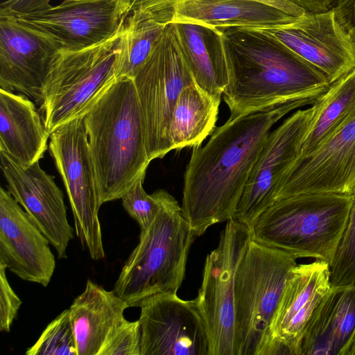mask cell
I'll use <instances>...</instances> for the list:
<instances>
[{"label":"cell","mask_w":355,"mask_h":355,"mask_svg":"<svg viewBox=\"0 0 355 355\" xmlns=\"http://www.w3.org/2000/svg\"><path fill=\"white\" fill-rule=\"evenodd\" d=\"M123 28V25L112 37L93 46L59 51L55 55L40 103V112L49 135L62 124L84 116L116 80Z\"/></svg>","instance_id":"obj_6"},{"label":"cell","mask_w":355,"mask_h":355,"mask_svg":"<svg viewBox=\"0 0 355 355\" xmlns=\"http://www.w3.org/2000/svg\"><path fill=\"white\" fill-rule=\"evenodd\" d=\"M84 121L101 203L121 199L138 179L146 176L151 162L133 80L116 78L84 115Z\"/></svg>","instance_id":"obj_3"},{"label":"cell","mask_w":355,"mask_h":355,"mask_svg":"<svg viewBox=\"0 0 355 355\" xmlns=\"http://www.w3.org/2000/svg\"><path fill=\"white\" fill-rule=\"evenodd\" d=\"M144 179L145 176L138 179L121 198L123 207L138 223L140 232L148 230L161 205L158 190L150 195L144 190Z\"/></svg>","instance_id":"obj_29"},{"label":"cell","mask_w":355,"mask_h":355,"mask_svg":"<svg viewBox=\"0 0 355 355\" xmlns=\"http://www.w3.org/2000/svg\"><path fill=\"white\" fill-rule=\"evenodd\" d=\"M27 355H78L69 309H65L42 331Z\"/></svg>","instance_id":"obj_27"},{"label":"cell","mask_w":355,"mask_h":355,"mask_svg":"<svg viewBox=\"0 0 355 355\" xmlns=\"http://www.w3.org/2000/svg\"><path fill=\"white\" fill-rule=\"evenodd\" d=\"M50 39L12 16H0V89L40 104L44 81L57 53Z\"/></svg>","instance_id":"obj_18"},{"label":"cell","mask_w":355,"mask_h":355,"mask_svg":"<svg viewBox=\"0 0 355 355\" xmlns=\"http://www.w3.org/2000/svg\"><path fill=\"white\" fill-rule=\"evenodd\" d=\"M65 1H82V0H65Z\"/></svg>","instance_id":"obj_37"},{"label":"cell","mask_w":355,"mask_h":355,"mask_svg":"<svg viewBox=\"0 0 355 355\" xmlns=\"http://www.w3.org/2000/svg\"><path fill=\"white\" fill-rule=\"evenodd\" d=\"M6 268L0 263V331L9 332L22 303L7 279Z\"/></svg>","instance_id":"obj_31"},{"label":"cell","mask_w":355,"mask_h":355,"mask_svg":"<svg viewBox=\"0 0 355 355\" xmlns=\"http://www.w3.org/2000/svg\"><path fill=\"white\" fill-rule=\"evenodd\" d=\"M132 1L64 0L44 11L15 17L50 39L60 51H75L112 37L123 25Z\"/></svg>","instance_id":"obj_12"},{"label":"cell","mask_w":355,"mask_h":355,"mask_svg":"<svg viewBox=\"0 0 355 355\" xmlns=\"http://www.w3.org/2000/svg\"><path fill=\"white\" fill-rule=\"evenodd\" d=\"M355 331V284L331 286L311 317L301 355H343Z\"/></svg>","instance_id":"obj_21"},{"label":"cell","mask_w":355,"mask_h":355,"mask_svg":"<svg viewBox=\"0 0 355 355\" xmlns=\"http://www.w3.org/2000/svg\"><path fill=\"white\" fill-rule=\"evenodd\" d=\"M50 135L34 103L21 94L0 89V151L20 164L40 162Z\"/></svg>","instance_id":"obj_23"},{"label":"cell","mask_w":355,"mask_h":355,"mask_svg":"<svg viewBox=\"0 0 355 355\" xmlns=\"http://www.w3.org/2000/svg\"><path fill=\"white\" fill-rule=\"evenodd\" d=\"M229 83L223 96L230 119L304 96H320L330 83L318 69L268 31L220 29Z\"/></svg>","instance_id":"obj_2"},{"label":"cell","mask_w":355,"mask_h":355,"mask_svg":"<svg viewBox=\"0 0 355 355\" xmlns=\"http://www.w3.org/2000/svg\"><path fill=\"white\" fill-rule=\"evenodd\" d=\"M330 265L317 260L291 270L274 313L265 355H301L309 321L330 289Z\"/></svg>","instance_id":"obj_15"},{"label":"cell","mask_w":355,"mask_h":355,"mask_svg":"<svg viewBox=\"0 0 355 355\" xmlns=\"http://www.w3.org/2000/svg\"><path fill=\"white\" fill-rule=\"evenodd\" d=\"M315 104L316 110L297 159L313 153L355 117V67L331 83Z\"/></svg>","instance_id":"obj_26"},{"label":"cell","mask_w":355,"mask_h":355,"mask_svg":"<svg viewBox=\"0 0 355 355\" xmlns=\"http://www.w3.org/2000/svg\"><path fill=\"white\" fill-rule=\"evenodd\" d=\"M304 96L229 119L193 148L184 175L182 212L197 236L234 215L272 126L291 111L313 105Z\"/></svg>","instance_id":"obj_1"},{"label":"cell","mask_w":355,"mask_h":355,"mask_svg":"<svg viewBox=\"0 0 355 355\" xmlns=\"http://www.w3.org/2000/svg\"><path fill=\"white\" fill-rule=\"evenodd\" d=\"M315 110V103L308 108L297 110L270 131L232 219L251 230L259 216L275 202L279 185L300 155Z\"/></svg>","instance_id":"obj_11"},{"label":"cell","mask_w":355,"mask_h":355,"mask_svg":"<svg viewBox=\"0 0 355 355\" xmlns=\"http://www.w3.org/2000/svg\"><path fill=\"white\" fill-rule=\"evenodd\" d=\"M180 48L196 84L214 96H222L229 76L222 31L191 21L173 22Z\"/></svg>","instance_id":"obj_24"},{"label":"cell","mask_w":355,"mask_h":355,"mask_svg":"<svg viewBox=\"0 0 355 355\" xmlns=\"http://www.w3.org/2000/svg\"><path fill=\"white\" fill-rule=\"evenodd\" d=\"M100 355H141L139 320L124 319L110 334Z\"/></svg>","instance_id":"obj_30"},{"label":"cell","mask_w":355,"mask_h":355,"mask_svg":"<svg viewBox=\"0 0 355 355\" xmlns=\"http://www.w3.org/2000/svg\"><path fill=\"white\" fill-rule=\"evenodd\" d=\"M343 355H355V331Z\"/></svg>","instance_id":"obj_35"},{"label":"cell","mask_w":355,"mask_h":355,"mask_svg":"<svg viewBox=\"0 0 355 355\" xmlns=\"http://www.w3.org/2000/svg\"><path fill=\"white\" fill-rule=\"evenodd\" d=\"M130 307L114 290L107 291L90 279L69 307L78 355H100Z\"/></svg>","instance_id":"obj_22"},{"label":"cell","mask_w":355,"mask_h":355,"mask_svg":"<svg viewBox=\"0 0 355 355\" xmlns=\"http://www.w3.org/2000/svg\"><path fill=\"white\" fill-rule=\"evenodd\" d=\"M278 41L320 70L330 84L355 67V50L332 9L306 12L296 21L268 29Z\"/></svg>","instance_id":"obj_17"},{"label":"cell","mask_w":355,"mask_h":355,"mask_svg":"<svg viewBox=\"0 0 355 355\" xmlns=\"http://www.w3.org/2000/svg\"><path fill=\"white\" fill-rule=\"evenodd\" d=\"M51 0H7L0 5V16H19L50 8Z\"/></svg>","instance_id":"obj_32"},{"label":"cell","mask_w":355,"mask_h":355,"mask_svg":"<svg viewBox=\"0 0 355 355\" xmlns=\"http://www.w3.org/2000/svg\"><path fill=\"white\" fill-rule=\"evenodd\" d=\"M354 187L355 117L313 153L295 160L279 185L275 201L303 193L352 195Z\"/></svg>","instance_id":"obj_16"},{"label":"cell","mask_w":355,"mask_h":355,"mask_svg":"<svg viewBox=\"0 0 355 355\" xmlns=\"http://www.w3.org/2000/svg\"><path fill=\"white\" fill-rule=\"evenodd\" d=\"M50 242L8 190L0 189V263L46 287L55 269Z\"/></svg>","instance_id":"obj_19"},{"label":"cell","mask_w":355,"mask_h":355,"mask_svg":"<svg viewBox=\"0 0 355 355\" xmlns=\"http://www.w3.org/2000/svg\"><path fill=\"white\" fill-rule=\"evenodd\" d=\"M296 259L288 252L250 240L234 282L238 355H265L270 326Z\"/></svg>","instance_id":"obj_7"},{"label":"cell","mask_w":355,"mask_h":355,"mask_svg":"<svg viewBox=\"0 0 355 355\" xmlns=\"http://www.w3.org/2000/svg\"><path fill=\"white\" fill-rule=\"evenodd\" d=\"M307 12H324L332 8L335 0H289Z\"/></svg>","instance_id":"obj_34"},{"label":"cell","mask_w":355,"mask_h":355,"mask_svg":"<svg viewBox=\"0 0 355 355\" xmlns=\"http://www.w3.org/2000/svg\"><path fill=\"white\" fill-rule=\"evenodd\" d=\"M352 41V43H353V45H354V50H355V38L351 40Z\"/></svg>","instance_id":"obj_36"},{"label":"cell","mask_w":355,"mask_h":355,"mask_svg":"<svg viewBox=\"0 0 355 355\" xmlns=\"http://www.w3.org/2000/svg\"><path fill=\"white\" fill-rule=\"evenodd\" d=\"M160 209L122 266L114 292L139 306L150 296L177 293L186 272L189 252L198 237L175 198L159 189Z\"/></svg>","instance_id":"obj_4"},{"label":"cell","mask_w":355,"mask_h":355,"mask_svg":"<svg viewBox=\"0 0 355 355\" xmlns=\"http://www.w3.org/2000/svg\"><path fill=\"white\" fill-rule=\"evenodd\" d=\"M1 169L7 190L55 249L58 259L67 257L73 238L62 190L39 162L25 166L0 151Z\"/></svg>","instance_id":"obj_14"},{"label":"cell","mask_w":355,"mask_h":355,"mask_svg":"<svg viewBox=\"0 0 355 355\" xmlns=\"http://www.w3.org/2000/svg\"><path fill=\"white\" fill-rule=\"evenodd\" d=\"M347 223L330 264L332 286L355 284V187Z\"/></svg>","instance_id":"obj_28"},{"label":"cell","mask_w":355,"mask_h":355,"mask_svg":"<svg viewBox=\"0 0 355 355\" xmlns=\"http://www.w3.org/2000/svg\"><path fill=\"white\" fill-rule=\"evenodd\" d=\"M139 306L141 355H209L207 330L195 300L162 293Z\"/></svg>","instance_id":"obj_13"},{"label":"cell","mask_w":355,"mask_h":355,"mask_svg":"<svg viewBox=\"0 0 355 355\" xmlns=\"http://www.w3.org/2000/svg\"><path fill=\"white\" fill-rule=\"evenodd\" d=\"M49 138L50 153L69 197L76 235L92 259H103L105 254L98 218L102 204L84 116L59 126Z\"/></svg>","instance_id":"obj_9"},{"label":"cell","mask_w":355,"mask_h":355,"mask_svg":"<svg viewBox=\"0 0 355 355\" xmlns=\"http://www.w3.org/2000/svg\"><path fill=\"white\" fill-rule=\"evenodd\" d=\"M336 18L350 39L355 38V0L335 3L331 8Z\"/></svg>","instance_id":"obj_33"},{"label":"cell","mask_w":355,"mask_h":355,"mask_svg":"<svg viewBox=\"0 0 355 355\" xmlns=\"http://www.w3.org/2000/svg\"><path fill=\"white\" fill-rule=\"evenodd\" d=\"M142 112L150 161L171 150L169 127L180 94L195 84L182 56L173 23L169 24L133 78Z\"/></svg>","instance_id":"obj_8"},{"label":"cell","mask_w":355,"mask_h":355,"mask_svg":"<svg viewBox=\"0 0 355 355\" xmlns=\"http://www.w3.org/2000/svg\"><path fill=\"white\" fill-rule=\"evenodd\" d=\"M352 195L315 193L276 200L255 220L252 239L295 257L331 263L345 229Z\"/></svg>","instance_id":"obj_5"},{"label":"cell","mask_w":355,"mask_h":355,"mask_svg":"<svg viewBox=\"0 0 355 355\" xmlns=\"http://www.w3.org/2000/svg\"><path fill=\"white\" fill-rule=\"evenodd\" d=\"M221 96H214L196 83L185 87L175 106L169 127L172 150L195 148L211 135L218 119Z\"/></svg>","instance_id":"obj_25"},{"label":"cell","mask_w":355,"mask_h":355,"mask_svg":"<svg viewBox=\"0 0 355 355\" xmlns=\"http://www.w3.org/2000/svg\"><path fill=\"white\" fill-rule=\"evenodd\" d=\"M251 239V230L230 218L220 232L217 247L207 255L202 284L194 300L207 330L209 355H238L235 275Z\"/></svg>","instance_id":"obj_10"},{"label":"cell","mask_w":355,"mask_h":355,"mask_svg":"<svg viewBox=\"0 0 355 355\" xmlns=\"http://www.w3.org/2000/svg\"><path fill=\"white\" fill-rule=\"evenodd\" d=\"M173 22L185 21L218 29H272L292 23L306 12L289 0H172Z\"/></svg>","instance_id":"obj_20"}]
</instances>
